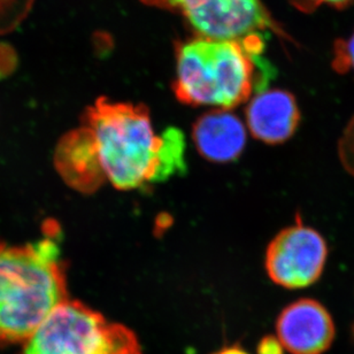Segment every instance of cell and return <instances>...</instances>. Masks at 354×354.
Wrapping results in <instances>:
<instances>
[{
  "label": "cell",
  "instance_id": "cell-4",
  "mask_svg": "<svg viewBox=\"0 0 354 354\" xmlns=\"http://www.w3.org/2000/svg\"><path fill=\"white\" fill-rule=\"evenodd\" d=\"M24 354H142V348L129 328L67 299L24 342Z\"/></svg>",
  "mask_w": 354,
  "mask_h": 354
},
{
  "label": "cell",
  "instance_id": "cell-7",
  "mask_svg": "<svg viewBox=\"0 0 354 354\" xmlns=\"http://www.w3.org/2000/svg\"><path fill=\"white\" fill-rule=\"evenodd\" d=\"M276 334L291 354H324L333 344L336 329L329 310L320 301L305 298L281 312Z\"/></svg>",
  "mask_w": 354,
  "mask_h": 354
},
{
  "label": "cell",
  "instance_id": "cell-14",
  "mask_svg": "<svg viewBox=\"0 0 354 354\" xmlns=\"http://www.w3.org/2000/svg\"><path fill=\"white\" fill-rule=\"evenodd\" d=\"M353 1L354 0H290V3H292L297 10L304 12V13L314 12L324 3H328L336 8H344Z\"/></svg>",
  "mask_w": 354,
  "mask_h": 354
},
{
  "label": "cell",
  "instance_id": "cell-9",
  "mask_svg": "<svg viewBox=\"0 0 354 354\" xmlns=\"http://www.w3.org/2000/svg\"><path fill=\"white\" fill-rule=\"evenodd\" d=\"M246 122L257 140L281 144L290 140L299 126V106L286 90L260 91L246 109Z\"/></svg>",
  "mask_w": 354,
  "mask_h": 354
},
{
  "label": "cell",
  "instance_id": "cell-3",
  "mask_svg": "<svg viewBox=\"0 0 354 354\" xmlns=\"http://www.w3.org/2000/svg\"><path fill=\"white\" fill-rule=\"evenodd\" d=\"M95 138L106 180L120 190L160 182L164 136H158L143 105L100 98L84 119Z\"/></svg>",
  "mask_w": 354,
  "mask_h": 354
},
{
  "label": "cell",
  "instance_id": "cell-2",
  "mask_svg": "<svg viewBox=\"0 0 354 354\" xmlns=\"http://www.w3.org/2000/svg\"><path fill=\"white\" fill-rule=\"evenodd\" d=\"M260 55L244 41L197 38L178 44L174 92L183 104L230 109L263 91Z\"/></svg>",
  "mask_w": 354,
  "mask_h": 354
},
{
  "label": "cell",
  "instance_id": "cell-10",
  "mask_svg": "<svg viewBox=\"0 0 354 354\" xmlns=\"http://www.w3.org/2000/svg\"><path fill=\"white\" fill-rule=\"evenodd\" d=\"M192 135L199 153L214 162L236 160L245 147V126L227 109H218L201 116Z\"/></svg>",
  "mask_w": 354,
  "mask_h": 354
},
{
  "label": "cell",
  "instance_id": "cell-12",
  "mask_svg": "<svg viewBox=\"0 0 354 354\" xmlns=\"http://www.w3.org/2000/svg\"><path fill=\"white\" fill-rule=\"evenodd\" d=\"M337 153L343 168L354 177V115L345 126L338 140Z\"/></svg>",
  "mask_w": 354,
  "mask_h": 354
},
{
  "label": "cell",
  "instance_id": "cell-13",
  "mask_svg": "<svg viewBox=\"0 0 354 354\" xmlns=\"http://www.w3.org/2000/svg\"><path fill=\"white\" fill-rule=\"evenodd\" d=\"M143 3L151 6L160 7L165 10H177L180 13H187V10H194L206 0H142Z\"/></svg>",
  "mask_w": 354,
  "mask_h": 354
},
{
  "label": "cell",
  "instance_id": "cell-17",
  "mask_svg": "<svg viewBox=\"0 0 354 354\" xmlns=\"http://www.w3.org/2000/svg\"><path fill=\"white\" fill-rule=\"evenodd\" d=\"M352 334H353V338H354V324H353V327H352Z\"/></svg>",
  "mask_w": 354,
  "mask_h": 354
},
{
  "label": "cell",
  "instance_id": "cell-16",
  "mask_svg": "<svg viewBox=\"0 0 354 354\" xmlns=\"http://www.w3.org/2000/svg\"><path fill=\"white\" fill-rule=\"evenodd\" d=\"M212 354H250L249 352H246L244 348H241L239 345H234V346H227L220 350V351L214 352Z\"/></svg>",
  "mask_w": 354,
  "mask_h": 354
},
{
  "label": "cell",
  "instance_id": "cell-6",
  "mask_svg": "<svg viewBox=\"0 0 354 354\" xmlns=\"http://www.w3.org/2000/svg\"><path fill=\"white\" fill-rule=\"evenodd\" d=\"M201 37L243 41L272 30L284 35L260 0H206L183 14Z\"/></svg>",
  "mask_w": 354,
  "mask_h": 354
},
{
  "label": "cell",
  "instance_id": "cell-1",
  "mask_svg": "<svg viewBox=\"0 0 354 354\" xmlns=\"http://www.w3.org/2000/svg\"><path fill=\"white\" fill-rule=\"evenodd\" d=\"M52 236L24 248L0 243V344L24 343L67 300L65 269Z\"/></svg>",
  "mask_w": 354,
  "mask_h": 354
},
{
  "label": "cell",
  "instance_id": "cell-8",
  "mask_svg": "<svg viewBox=\"0 0 354 354\" xmlns=\"http://www.w3.org/2000/svg\"><path fill=\"white\" fill-rule=\"evenodd\" d=\"M55 162L66 183L82 194L95 192L106 180L95 138L86 126L62 137Z\"/></svg>",
  "mask_w": 354,
  "mask_h": 354
},
{
  "label": "cell",
  "instance_id": "cell-15",
  "mask_svg": "<svg viewBox=\"0 0 354 354\" xmlns=\"http://www.w3.org/2000/svg\"><path fill=\"white\" fill-rule=\"evenodd\" d=\"M283 348L279 338L266 336L258 345V354H283Z\"/></svg>",
  "mask_w": 354,
  "mask_h": 354
},
{
  "label": "cell",
  "instance_id": "cell-5",
  "mask_svg": "<svg viewBox=\"0 0 354 354\" xmlns=\"http://www.w3.org/2000/svg\"><path fill=\"white\" fill-rule=\"evenodd\" d=\"M328 259V244L315 229L296 225L283 229L266 252L269 279L286 289H303L320 279Z\"/></svg>",
  "mask_w": 354,
  "mask_h": 354
},
{
  "label": "cell",
  "instance_id": "cell-11",
  "mask_svg": "<svg viewBox=\"0 0 354 354\" xmlns=\"http://www.w3.org/2000/svg\"><path fill=\"white\" fill-rule=\"evenodd\" d=\"M333 68L338 74L354 72V32L348 39L335 41Z\"/></svg>",
  "mask_w": 354,
  "mask_h": 354
}]
</instances>
